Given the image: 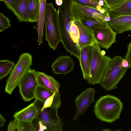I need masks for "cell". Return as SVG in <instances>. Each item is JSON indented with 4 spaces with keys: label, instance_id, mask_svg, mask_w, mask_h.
Here are the masks:
<instances>
[{
    "label": "cell",
    "instance_id": "obj_1",
    "mask_svg": "<svg viewBox=\"0 0 131 131\" xmlns=\"http://www.w3.org/2000/svg\"><path fill=\"white\" fill-rule=\"evenodd\" d=\"M123 107V104L119 99L107 95L102 96L96 101L94 112L99 119L110 123L119 118Z\"/></svg>",
    "mask_w": 131,
    "mask_h": 131
},
{
    "label": "cell",
    "instance_id": "obj_2",
    "mask_svg": "<svg viewBox=\"0 0 131 131\" xmlns=\"http://www.w3.org/2000/svg\"><path fill=\"white\" fill-rule=\"evenodd\" d=\"M90 73L86 80L91 84H100L112 59L105 55L97 43L91 46Z\"/></svg>",
    "mask_w": 131,
    "mask_h": 131
},
{
    "label": "cell",
    "instance_id": "obj_3",
    "mask_svg": "<svg viewBox=\"0 0 131 131\" xmlns=\"http://www.w3.org/2000/svg\"><path fill=\"white\" fill-rule=\"evenodd\" d=\"M44 23L45 26V40L50 48L55 50L61 42L58 11L52 3H46Z\"/></svg>",
    "mask_w": 131,
    "mask_h": 131
},
{
    "label": "cell",
    "instance_id": "obj_4",
    "mask_svg": "<svg viewBox=\"0 0 131 131\" xmlns=\"http://www.w3.org/2000/svg\"><path fill=\"white\" fill-rule=\"evenodd\" d=\"M123 58L120 56L111 59L100 84L106 90L116 88L119 82L129 68L123 67L122 62Z\"/></svg>",
    "mask_w": 131,
    "mask_h": 131
},
{
    "label": "cell",
    "instance_id": "obj_5",
    "mask_svg": "<svg viewBox=\"0 0 131 131\" xmlns=\"http://www.w3.org/2000/svg\"><path fill=\"white\" fill-rule=\"evenodd\" d=\"M32 64L31 55L26 52L19 56L17 63L15 65L7 79L5 91L11 95L23 77L30 69Z\"/></svg>",
    "mask_w": 131,
    "mask_h": 131
},
{
    "label": "cell",
    "instance_id": "obj_6",
    "mask_svg": "<svg viewBox=\"0 0 131 131\" xmlns=\"http://www.w3.org/2000/svg\"><path fill=\"white\" fill-rule=\"evenodd\" d=\"M36 106L38 112L35 119L41 121L47 127V131L62 130L63 124L58 115V109L47 107L41 110L39 107Z\"/></svg>",
    "mask_w": 131,
    "mask_h": 131
},
{
    "label": "cell",
    "instance_id": "obj_7",
    "mask_svg": "<svg viewBox=\"0 0 131 131\" xmlns=\"http://www.w3.org/2000/svg\"><path fill=\"white\" fill-rule=\"evenodd\" d=\"M70 18L72 21H81L90 18H101L105 21L108 14H103L96 9L88 6L71 2L70 7Z\"/></svg>",
    "mask_w": 131,
    "mask_h": 131
},
{
    "label": "cell",
    "instance_id": "obj_8",
    "mask_svg": "<svg viewBox=\"0 0 131 131\" xmlns=\"http://www.w3.org/2000/svg\"><path fill=\"white\" fill-rule=\"evenodd\" d=\"M36 72L35 70L30 69L18 85L20 94L25 102L35 99L36 92L38 85Z\"/></svg>",
    "mask_w": 131,
    "mask_h": 131
},
{
    "label": "cell",
    "instance_id": "obj_9",
    "mask_svg": "<svg viewBox=\"0 0 131 131\" xmlns=\"http://www.w3.org/2000/svg\"><path fill=\"white\" fill-rule=\"evenodd\" d=\"M95 94V89L89 88L77 97L75 100L76 110L72 119L73 121L77 120L80 115L85 113L90 105L94 102Z\"/></svg>",
    "mask_w": 131,
    "mask_h": 131
},
{
    "label": "cell",
    "instance_id": "obj_10",
    "mask_svg": "<svg viewBox=\"0 0 131 131\" xmlns=\"http://www.w3.org/2000/svg\"><path fill=\"white\" fill-rule=\"evenodd\" d=\"M93 32L97 43L107 50L116 42L117 33L109 25L105 28L95 29Z\"/></svg>",
    "mask_w": 131,
    "mask_h": 131
},
{
    "label": "cell",
    "instance_id": "obj_11",
    "mask_svg": "<svg viewBox=\"0 0 131 131\" xmlns=\"http://www.w3.org/2000/svg\"><path fill=\"white\" fill-rule=\"evenodd\" d=\"M108 11L111 19L107 22L117 34L131 30V15H123Z\"/></svg>",
    "mask_w": 131,
    "mask_h": 131
},
{
    "label": "cell",
    "instance_id": "obj_12",
    "mask_svg": "<svg viewBox=\"0 0 131 131\" xmlns=\"http://www.w3.org/2000/svg\"><path fill=\"white\" fill-rule=\"evenodd\" d=\"M75 62L68 55L60 56L57 58L52 64L51 68L54 73L66 74L73 70Z\"/></svg>",
    "mask_w": 131,
    "mask_h": 131
},
{
    "label": "cell",
    "instance_id": "obj_13",
    "mask_svg": "<svg viewBox=\"0 0 131 131\" xmlns=\"http://www.w3.org/2000/svg\"><path fill=\"white\" fill-rule=\"evenodd\" d=\"M74 22L79 31V39L77 44L79 50L86 46L97 43L92 30L81 21H75Z\"/></svg>",
    "mask_w": 131,
    "mask_h": 131
},
{
    "label": "cell",
    "instance_id": "obj_14",
    "mask_svg": "<svg viewBox=\"0 0 131 131\" xmlns=\"http://www.w3.org/2000/svg\"><path fill=\"white\" fill-rule=\"evenodd\" d=\"M27 1V0H12L10 4L6 5L13 13L19 22H29L26 10Z\"/></svg>",
    "mask_w": 131,
    "mask_h": 131
},
{
    "label": "cell",
    "instance_id": "obj_15",
    "mask_svg": "<svg viewBox=\"0 0 131 131\" xmlns=\"http://www.w3.org/2000/svg\"><path fill=\"white\" fill-rule=\"evenodd\" d=\"M36 74L38 85L55 92H59L60 84L52 77L39 71H36Z\"/></svg>",
    "mask_w": 131,
    "mask_h": 131
},
{
    "label": "cell",
    "instance_id": "obj_16",
    "mask_svg": "<svg viewBox=\"0 0 131 131\" xmlns=\"http://www.w3.org/2000/svg\"><path fill=\"white\" fill-rule=\"evenodd\" d=\"M91 46H88L80 49L79 60L83 78L87 80L90 73V50Z\"/></svg>",
    "mask_w": 131,
    "mask_h": 131
},
{
    "label": "cell",
    "instance_id": "obj_17",
    "mask_svg": "<svg viewBox=\"0 0 131 131\" xmlns=\"http://www.w3.org/2000/svg\"><path fill=\"white\" fill-rule=\"evenodd\" d=\"M38 110L34 102L26 107L16 112L13 117L19 121L32 122L36 118Z\"/></svg>",
    "mask_w": 131,
    "mask_h": 131
},
{
    "label": "cell",
    "instance_id": "obj_18",
    "mask_svg": "<svg viewBox=\"0 0 131 131\" xmlns=\"http://www.w3.org/2000/svg\"><path fill=\"white\" fill-rule=\"evenodd\" d=\"M46 0H40V5L38 20L34 27L38 35L37 42L41 44L43 36L44 25Z\"/></svg>",
    "mask_w": 131,
    "mask_h": 131
},
{
    "label": "cell",
    "instance_id": "obj_19",
    "mask_svg": "<svg viewBox=\"0 0 131 131\" xmlns=\"http://www.w3.org/2000/svg\"><path fill=\"white\" fill-rule=\"evenodd\" d=\"M34 102L36 106L39 107L41 110H42L47 107L54 108L58 109L60 106L61 101L59 92H55L47 99L44 103L36 99Z\"/></svg>",
    "mask_w": 131,
    "mask_h": 131
},
{
    "label": "cell",
    "instance_id": "obj_20",
    "mask_svg": "<svg viewBox=\"0 0 131 131\" xmlns=\"http://www.w3.org/2000/svg\"><path fill=\"white\" fill-rule=\"evenodd\" d=\"M40 0H27L26 10L29 22H36L38 20Z\"/></svg>",
    "mask_w": 131,
    "mask_h": 131
},
{
    "label": "cell",
    "instance_id": "obj_21",
    "mask_svg": "<svg viewBox=\"0 0 131 131\" xmlns=\"http://www.w3.org/2000/svg\"><path fill=\"white\" fill-rule=\"evenodd\" d=\"M81 21L92 31L95 29L105 28L108 26L106 21L99 18H90Z\"/></svg>",
    "mask_w": 131,
    "mask_h": 131
},
{
    "label": "cell",
    "instance_id": "obj_22",
    "mask_svg": "<svg viewBox=\"0 0 131 131\" xmlns=\"http://www.w3.org/2000/svg\"><path fill=\"white\" fill-rule=\"evenodd\" d=\"M102 0H71V2L89 6L100 11L103 14H109L108 9L106 7L101 6L100 2Z\"/></svg>",
    "mask_w": 131,
    "mask_h": 131
},
{
    "label": "cell",
    "instance_id": "obj_23",
    "mask_svg": "<svg viewBox=\"0 0 131 131\" xmlns=\"http://www.w3.org/2000/svg\"><path fill=\"white\" fill-rule=\"evenodd\" d=\"M13 62L8 59L0 61V80H1L10 74L15 65Z\"/></svg>",
    "mask_w": 131,
    "mask_h": 131
},
{
    "label": "cell",
    "instance_id": "obj_24",
    "mask_svg": "<svg viewBox=\"0 0 131 131\" xmlns=\"http://www.w3.org/2000/svg\"><path fill=\"white\" fill-rule=\"evenodd\" d=\"M109 11L123 15H131V0H126L118 6Z\"/></svg>",
    "mask_w": 131,
    "mask_h": 131
},
{
    "label": "cell",
    "instance_id": "obj_25",
    "mask_svg": "<svg viewBox=\"0 0 131 131\" xmlns=\"http://www.w3.org/2000/svg\"><path fill=\"white\" fill-rule=\"evenodd\" d=\"M55 92L38 85L36 91L35 99L43 103Z\"/></svg>",
    "mask_w": 131,
    "mask_h": 131
},
{
    "label": "cell",
    "instance_id": "obj_26",
    "mask_svg": "<svg viewBox=\"0 0 131 131\" xmlns=\"http://www.w3.org/2000/svg\"><path fill=\"white\" fill-rule=\"evenodd\" d=\"M18 131H37L32 122L18 121L17 128Z\"/></svg>",
    "mask_w": 131,
    "mask_h": 131
},
{
    "label": "cell",
    "instance_id": "obj_27",
    "mask_svg": "<svg viewBox=\"0 0 131 131\" xmlns=\"http://www.w3.org/2000/svg\"><path fill=\"white\" fill-rule=\"evenodd\" d=\"M70 33L71 37L74 42L77 44L80 38V32L78 26L74 21H72Z\"/></svg>",
    "mask_w": 131,
    "mask_h": 131
},
{
    "label": "cell",
    "instance_id": "obj_28",
    "mask_svg": "<svg viewBox=\"0 0 131 131\" xmlns=\"http://www.w3.org/2000/svg\"><path fill=\"white\" fill-rule=\"evenodd\" d=\"M10 21L2 13H0V32H2L11 26Z\"/></svg>",
    "mask_w": 131,
    "mask_h": 131
},
{
    "label": "cell",
    "instance_id": "obj_29",
    "mask_svg": "<svg viewBox=\"0 0 131 131\" xmlns=\"http://www.w3.org/2000/svg\"><path fill=\"white\" fill-rule=\"evenodd\" d=\"M126 0H103L108 9L116 8L124 3Z\"/></svg>",
    "mask_w": 131,
    "mask_h": 131
},
{
    "label": "cell",
    "instance_id": "obj_30",
    "mask_svg": "<svg viewBox=\"0 0 131 131\" xmlns=\"http://www.w3.org/2000/svg\"><path fill=\"white\" fill-rule=\"evenodd\" d=\"M125 58L128 62L129 68H131V42L128 46Z\"/></svg>",
    "mask_w": 131,
    "mask_h": 131
},
{
    "label": "cell",
    "instance_id": "obj_31",
    "mask_svg": "<svg viewBox=\"0 0 131 131\" xmlns=\"http://www.w3.org/2000/svg\"><path fill=\"white\" fill-rule=\"evenodd\" d=\"M18 121L14 119L13 121H10L8 126L7 131H15L17 129Z\"/></svg>",
    "mask_w": 131,
    "mask_h": 131
},
{
    "label": "cell",
    "instance_id": "obj_32",
    "mask_svg": "<svg viewBox=\"0 0 131 131\" xmlns=\"http://www.w3.org/2000/svg\"><path fill=\"white\" fill-rule=\"evenodd\" d=\"M38 121V125L39 127L38 131H47V127L44 125L41 121Z\"/></svg>",
    "mask_w": 131,
    "mask_h": 131
},
{
    "label": "cell",
    "instance_id": "obj_33",
    "mask_svg": "<svg viewBox=\"0 0 131 131\" xmlns=\"http://www.w3.org/2000/svg\"><path fill=\"white\" fill-rule=\"evenodd\" d=\"M5 118L3 117L1 115H0V127H3L4 125V124L6 122Z\"/></svg>",
    "mask_w": 131,
    "mask_h": 131
},
{
    "label": "cell",
    "instance_id": "obj_34",
    "mask_svg": "<svg viewBox=\"0 0 131 131\" xmlns=\"http://www.w3.org/2000/svg\"><path fill=\"white\" fill-rule=\"evenodd\" d=\"M122 64L123 67L126 68L129 67L128 62L125 58L123 59L122 62Z\"/></svg>",
    "mask_w": 131,
    "mask_h": 131
},
{
    "label": "cell",
    "instance_id": "obj_35",
    "mask_svg": "<svg viewBox=\"0 0 131 131\" xmlns=\"http://www.w3.org/2000/svg\"><path fill=\"white\" fill-rule=\"evenodd\" d=\"M55 3L58 6L61 5L63 3V0H55Z\"/></svg>",
    "mask_w": 131,
    "mask_h": 131
},
{
    "label": "cell",
    "instance_id": "obj_36",
    "mask_svg": "<svg viewBox=\"0 0 131 131\" xmlns=\"http://www.w3.org/2000/svg\"><path fill=\"white\" fill-rule=\"evenodd\" d=\"M12 0H0V1H3L5 2V5L10 4Z\"/></svg>",
    "mask_w": 131,
    "mask_h": 131
},
{
    "label": "cell",
    "instance_id": "obj_37",
    "mask_svg": "<svg viewBox=\"0 0 131 131\" xmlns=\"http://www.w3.org/2000/svg\"><path fill=\"white\" fill-rule=\"evenodd\" d=\"M129 130V131H131V128H130V129H129V130Z\"/></svg>",
    "mask_w": 131,
    "mask_h": 131
}]
</instances>
